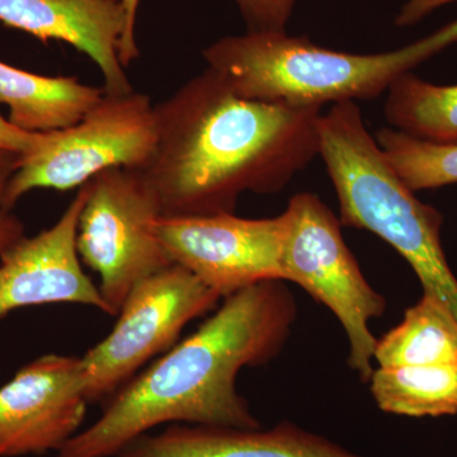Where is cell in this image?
<instances>
[{"label": "cell", "instance_id": "6da1fadb", "mask_svg": "<svg viewBox=\"0 0 457 457\" xmlns=\"http://www.w3.org/2000/svg\"><path fill=\"white\" fill-rule=\"evenodd\" d=\"M154 108L143 171L163 216L234 213L243 194H278L319 155L320 108L240 97L210 68Z\"/></svg>", "mask_w": 457, "mask_h": 457}, {"label": "cell", "instance_id": "7a4b0ae2", "mask_svg": "<svg viewBox=\"0 0 457 457\" xmlns=\"http://www.w3.org/2000/svg\"><path fill=\"white\" fill-rule=\"evenodd\" d=\"M297 311L285 281L261 282L225 297L194 335L111 396L101 417L55 457H116L132 441L168 423L261 428L237 392V375L278 359Z\"/></svg>", "mask_w": 457, "mask_h": 457}, {"label": "cell", "instance_id": "3957f363", "mask_svg": "<svg viewBox=\"0 0 457 457\" xmlns=\"http://www.w3.org/2000/svg\"><path fill=\"white\" fill-rule=\"evenodd\" d=\"M457 44V20L387 53H343L287 32L228 36L203 51L207 68L218 71L240 97L293 107L371 101L394 80Z\"/></svg>", "mask_w": 457, "mask_h": 457}, {"label": "cell", "instance_id": "277c9868", "mask_svg": "<svg viewBox=\"0 0 457 457\" xmlns=\"http://www.w3.org/2000/svg\"><path fill=\"white\" fill-rule=\"evenodd\" d=\"M284 213L282 278L300 286L338 319L350 347L348 366L369 383L378 342L370 326L383 317L386 299L363 276L343 239L341 220L320 197L294 195Z\"/></svg>", "mask_w": 457, "mask_h": 457}, {"label": "cell", "instance_id": "5b68a950", "mask_svg": "<svg viewBox=\"0 0 457 457\" xmlns=\"http://www.w3.org/2000/svg\"><path fill=\"white\" fill-rule=\"evenodd\" d=\"M77 228L80 260L98 273L108 315L139 282L173 266L156 236L161 201L143 170L112 168L87 182Z\"/></svg>", "mask_w": 457, "mask_h": 457}, {"label": "cell", "instance_id": "8992f818", "mask_svg": "<svg viewBox=\"0 0 457 457\" xmlns=\"http://www.w3.org/2000/svg\"><path fill=\"white\" fill-rule=\"evenodd\" d=\"M158 144L155 108L139 92L104 95L79 122L47 134L40 149L23 155L8 180L5 207L36 188L80 187L112 168L145 170Z\"/></svg>", "mask_w": 457, "mask_h": 457}, {"label": "cell", "instance_id": "52a82bcc", "mask_svg": "<svg viewBox=\"0 0 457 457\" xmlns=\"http://www.w3.org/2000/svg\"><path fill=\"white\" fill-rule=\"evenodd\" d=\"M220 299L179 264L139 282L123 302L110 335L80 357L88 403L107 402L153 357L173 347L186 326L215 309Z\"/></svg>", "mask_w": 457, "mask_h": 457}, {"label": "cell", "instance_id": "ba28073f", "mask_svg": "<svg viewBox=\"0 0 457 457\" xmlns=\"http://www.w3.org/2000/svg\"><path fill=\"white\" fill-rule=\"evenodd\" d=\"M156 236L174 264L188 270L221 299L282 278L285 213L270 219L236 213L162 216Z\"/></svg>", "mask_w": 457, "mask_h": 457}, {"label": "cell", "instance_id": "9c48e42d", "mask_svg": "<svg viewBox=\"0 0 457 457\" xmlns=\"http://www.w3.org/2000/svg\"><path fill=\"white\" fill-rule=\"evenodd\" d=\"M82 359L45 354L0 387V457L59 453L87 414Z\"/></svg>", "mask_w": 457, "mask_h": 457}, {"label": "cell", "instance_id": "30bf717a", "mask_svg": "<svg viewBox=\"0 0 457 457\" xmlns=\"http://www.w3.org/2000/svg\"><path fill=\"white\" fill-rule=\"evenodd\" d=\"M88 186L53 227L23 237L0 258V318L17 309L51 303H80L106 312L98 286L86 275L77 251V228Z\"/></svg>", "mask_w": 457, "mask_h": 457}, {"label": "cell", "instance_id": "8fae6325", "mask_svg": "<svg viewBox=\"0 0 457 457\" xmlns=\"http://www.w3.org/2000/svg\"><path fill=\"white\" fill-rule=\"evenodd\" d=\"M0 22L86 54L104 75L107 95L134 92L125 68L140 51L129 40L123 0H0Z\"/></svg>", "mask_w": 457, "mask_h": 457}, {"label": "cell", "instance_id": "7c38bea8", "mask_svg": "<svg viewBox=\"0 0 457 457\" xmlns=\"http://www.w3.org/2000/svg\"><path fill=\"white\" fill-rule=\"evenodd\" d=\"M116 457H366L284 420L272 428L170 425L146 433Z\"/></svg>", "mask_w": 457, "mask_h": 457}, {"label": "cell", "instance_id": "4fadbf2b", "mask_svg": "<svg viewBox=\"0 0 457 457\" xmlns=\"http://www.w3.org/2000/svg\"><path fill=\"white\" fill-rule=\"evenodd\" d=\"M106 92L77 78L45 77L0 62V104L21 130L45 134L64 130L97 106Z\"/></svg>", "mask_w": 457, "mask_h": 457}, {"label": "cell", "instance_id": "5bb4252c", "mask_svg": "<svg viewBox=\"0 0 457 457\" xmlns=\"http://www.w3.org/2000/svg\"><path fill=\"white\" fill-rule=\"evenodd\" d=\"M378 368L457 365V319L431 294L405 311L398 326L376 342Z\"/></svg>", "mask_w": 457, "mask_h": 457}, {"label": "cell", "instance_id": "9a60e30c", "mask_svg": "<svg viewBox=\"0 0 457 457\" xmlns=\"http://www.w3.org/2000/svg\"><path fill=\"white\" fill-rule=\"evenodd\" d=\"M385 413L425 418L457 414V365L374 369L369 380Z\"/></svg>", "mask_w": 457, "mask_h": 457}, {"label": "cell", "instance_id": "2e32d148", "mask_svg": "<svg viewBox=\"0 0 457 457\" xmlns=\"http://www.w3.org/2000/svg\"><path fill=\"white\" fill-rule=\"evenodd\" d=\"M384 114L400 132L436 144L457 145V84L437 86L405 73L387 89Z\"/></svg>", "mask_w": 457, "mask_h": 457}, {"label": "cell", "instance_id": "e0dca14e", "mask_svg": "<svg viewBox=\"0 0 457 457\" xmlns=\"http://www.w3.org/2000/svg\"><path fill=\"white\" fill-rule=\"evenodd\" d=\"M389 163L413 192L457 183V145L409 137L392 128L375 135Z\"/></svg>", "mask_w": 457, "mask_h": 457}, {"label": "cell", "instance_id": "ac0fdd59", "mask_svg": "<svg viewBox=\"0 0 457 457\" xmlns=\"http://www.w3.org/2000/svg\"><path fill=\"white\" fill-rule=\"evenodd\" d=\"M249 32H286L296 0H234Z\"/></svg>", "mask_w": 457, "mask_h": 457}, {"label": "cell", "instance_id": "d6986e66", "mask_svg": "<svg viewBox=\"0 0 457 457\" xmlns=\"http://www.w3.org/2000/svg\"><path fill=\"white\" fill-rule=\"evenodd\" d=\"M22 158L18 153L0 150V258L26 237L25 225L3 201L8 180L20 167Z\"/></svg>", "mask_w": 457, "mask_h": 457}, {"label": "cell", "instance_id": "ffe728a7", "mask_svg": "<svg viewBox=\"0 0 457 457\" xmlns=\"http://www.w3.org/2000/svg\"><path fill=\"white\" fill-rule=\"evenodd\" d=\"M47 134H35L21 130L12 125L7 119L0 114V150L29 155L40 149L47 139Z\"/></svg>", "mask_w": 457, "mask_h": 457}, {"label": "cell", "instance_id": "44dd1931", "mask_svg": "<svg viewBox=\"0 0 457 457\" xmlns=\"http://www.w3.org/2000/svg\"><path fill=\"white\" fill-rule=\"evenodd\" d=\"M455 2L457 0H408L400 8L398 16L395 18V26L403 29V27L417 25L420 21L433 13L436 9Z\"/></svg>", "mask_w": 457, "mask_h": 457}, {"label": "cell", "instance_id": "7402d4cb", "mask_svg": "<svg viewBox=\"0 0 457 457\" xmlns=\"http://www.w3.org/2000/svg\"><path fill=\"white\" fill-rule=\"evenodd\" d=\"M140 0H123L125 5L126 16H128V33L129 40L134 46H137V38H135V23H137V9H139Z\"/></svg>", "mask_w": 457, "mask_h": 457}]
</instances>
